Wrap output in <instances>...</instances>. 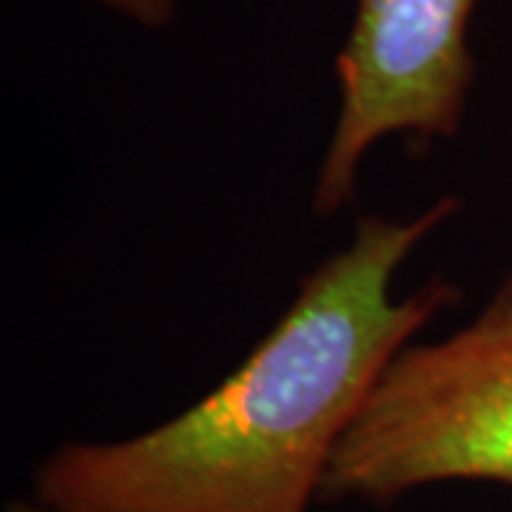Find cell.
Instances as JSON below:
<instances>
[{
  "label": "cell",
  "mask_w": 512,
  "mask_h": 512,
  "mask_svg": "<svg viewBox=\"0 0 512 512\" xmlns=\"http://www.w3.org/2000/svg\"><path fill=\"white\" fill-rule=\"evenodd\" d=\"M456 211L444 194L413 220L362 217L214 393L134 439L60 444L37 464L32 498L55 512L311 510L384 370L458 299L447 279L390 296L404 259Z\"/></svg>",
  "instance_id": "obj_1"
},
{
  "label": "cell",
  "mask_w": 512,
  "mask_h": 512,
  "mask_svg": "<svg viewBox=\"0 0 512 512\" xmlns=\"http://www.w3.org/2000/svg\"><path fill=\"white\" fill-rule=\"evenodd\" d=\"M441 481L512 487V271L467 328L390 362L319 498L390 504Z\"/></svg>",
  "instance_id": "obj_2"
},
{
  "label": "cell",
  "mask_w": 512,
  "mask_h": 512,
  "mask_svg": "<svg viewBox=\"0 0 512 512\" xmlns=\"http://www.w3.org/2000/svg\"><path fill=\"white\" fill-rule=\"evenodd\" d=\"M478 0H356L348 40L336 55L339 120L313 214L330 217L356 194L365 154L390 134L416 143L458 134L476 83L470 20Z\"/></svg>",
  "instance_id": "obj_3"
},
{
  "label": "cell",
  "mask_w": 512,
  "mask_h": 512,
  "mask_svg": "<svg viewBox=\"0 0 512 512\" xmlns=\"http://www.w3.org/2000/svg\"><path fill=\"white\" fill-rule=\"evenodd\" d=\"M97 3H103L106 9L134 20L146 29L168 26L177 15V6H180V0H97Z\"/></svg>",
  "instance_id": "obj_4"
},
{
  "label": "cell",
  "mask_w": 512,
  "mask_h": 512,
  "mask_svg": "<svg viewBox=\"0 0 512 512\" xmlns=\"http://www.w3.org/2000/svg\"><path fill=\"white\" fill-rule=\"evenodd\" d=\"M3 512H55V510H49V507L37 504L35 498H32V501H23V498H18V501L6 504V510Z\"/></svg>",
  "instance_id": "obj_5"
}]
</instances>
